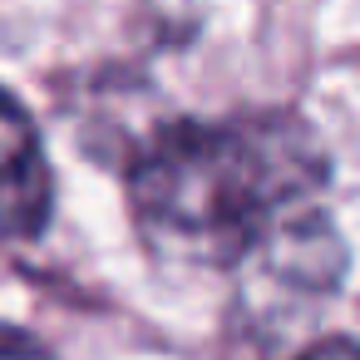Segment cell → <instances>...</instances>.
<instances>
[{
    "label": "cell",
    "instance_id": "cell-2",
    "mask_svg": "<svg viewBox=\"0 0 360 360\" xmlns=\"http://www.w3.org/2000/svg\"><path fill=\"white\" fill-rule=\"evenodd\" d=\"M247 281L242 296L252 306L257 321H291L316 311L326 296H335L340 271H345V247L340 232L326 212L306 207L296 217H286L281 227H271L257 252L242 262Z\"/></svg>",
    "mask_w": 360,
    "mask_h": 360
},
{
    "label": "cell",
    "instance_id": "cell-3",
    "mask_svg": "<svg viewBox=\"0 0 360 360\" xmlns=\"http://www.w3.org/2000/svg\"><path fill=\"white\" fill-rule=\"evenodd\" d=\"M50 158L30 114L0 89V237H35L50 217Z\"/></svg>",
    "mask_w": 360,
    "mask_h": 360
},
{
    "label": "cell",
    "instance_id": "cell-5",
    "mask_svg": "<svg viewBox=\"0 0 360 360\" xmlns=\"http://www.w3.org/2000/svg\"><path fill=\"white\" fill-rule=\"evenodd\" d=\"M296 360H360V345H355V340H345V335H330V340H321V345L301 350Z\"/></svg>",
    "mask_w": 360,
    "mask_h": 360
},
{
    "label": "cell",
    "instance_id": "cell-1",
    "mask_svg": "<svg viewBox=\"0 0 360 360\" xmlns=\"http://www.w3.org/2000/svg\"><path fill=\"white\" fill-rule=\"evenodd\" d=\"M326 178V143L296 114L173 124L134 163L129 212L168 266H242L271 227L316 207Z\"/></svg>",
    "mask_w": 360,
    "mask_h": 360
},
{
    "label": "cell",
    "instance_id": "cell-4",
    "mask_svg": "<svg viewBox=\"0 0 360 360\" xmlns=\"http://www.w3.org/2000/svg\"><path fill=\"white\" fill-rule=\"evenodd\" d=\"M0 360H55V355L25 330H0Z\"/></svg>",
    "mask_w": 360,
    "mask_h": 360
}]
</instances>
